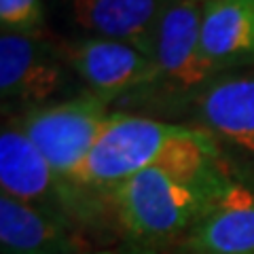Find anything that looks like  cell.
<instances>
[{"label":"cell","instance_id":"1","mask_svg":"<svg viewBox=\"0 0 254 254\" xmlns=\"http://www.w3.org/2000/svg\"><path fill=\"white\" fill-rule=\"evenodd\" d=\"M231 178L205 131L190 127L170 148L108 195L110 216L133 246L180 242Z\"/></svg>","mask_w":254,"mask_h":254},{"label":"cell","instance_id":"2","mask_svg":"<svg viewBox=\"0 0 254 254\" xmlns=\"http://www.w3.org/2000/svg\"><path fill=\"white\" fill-rule=\"evenodd\" d=\"M189 125L121 110L102 133L85 161L64 180L70 190L100 218L108 210V195L125 180L150 168Z\"/></svg>","mask_w":254,"mask_h":254},{"label":"cell","instance_id":"3","mask_svg":"<svg viewBox=\"0 0 254 254\" xmlns=\"http://www.w3.org/2000/svg\"><path fill=\"white\" fill-rule=\"evenodd\" d=\"M153 60L157 81L142 95L174 115H182L197 93L222 76L203 53L199 2L170 0L155 32Z\"/></svg>","mask_w":254,"mask_h":254},{"label":"cell","instance_id":"4","mask_svg":"<svg viewBox=\"0 0 254 254\" xmlns=\"http://www.w3.org/2000/svg\"><path fill=\"white\" fill-rule=\"evenodd\" d=\"M119 113L121 110L113 106V100L83 91L11 119L38 146L62 180H66L87 159Z\"/></svg>","mask_w":254,"mask_h":254},{"label":"cell","instance_id":"5","mask_svg":"<svg viewBox=\"0 0 254 254\" xmlns=\"http://www.w3.org/2000/svg\"><path fill=\"white\" fill-rule=\"evenodd\" d=\"M185 125L205 131L231 172L254 180V68L222 74L182 110Z\"/></svg>","mask_w":254,"mask_h":254},{"label":"cell","instance_id":"6","mask_svg":"<svg viewBox=\"0 0 254 254\" xmlns=\"http://www.w3.org/2000/svg\"><path fill=\"white\" fill-rule=\"evenodd\" d=\"M76 81L60 45L41 32H0V100L4 115L17 117L62 98Z\"/></svg>","mask_w":254,"mask_h":254},{"label":"cell","instance_id":"7","mask_svg":"<svg viewBox=\"0 0 254 254\" xmlns=\"http://www.w3.org/2000/svg\"><path fill=\"white\" fill-rule=\"evenodd\" d=\"M0 193L36 205L81 231L95 222L89 208L70 190L13 119L0 131Z\"/></svg>","mask_w":254,"mask_h":254},{"label":"cell","instance_id":"8","mask_svg":"<svg viewBox=\"0 0 254 254\" xmlns=\"http://www.w3.org/2000/svg\"><path fill=\"white\" fill-rule=\"evenodd\" d=\"M58 45L64 62L85 91L102 98L115 102L129 93L142 95L157 81L153 55L129 43L81 36Z\"/></svg>","mask_w":254,"mask_h":254},{"label":"cell","instance_id":"9","mask_svg":"<svg viewBox=\"0 0 254 254\" xmlns=\"http://www.w3.org/2000/svg\"><path fill=\"white\" fill-rule=\"evenodd\" d=\"M182 254H254V180L231 172L199 220L180 240Z\"/></svg>","mask_w":254,"mask_h":254},{"label":"cell","instance_id":"10","mask_svg":"<svg viewBox=\"0 0 254 254\" xmlns=\"http://www.w3.org/2000/svg\"><path fill=\"white\" fill-rule=\"evenodd\" d=\"M2 254H91L81 229L53 214L0 193Z\"/></svg>","mask_w":254,"mask_h":254},{"label":"cell","instance_id":"11","mask_svg":"<svg viewBox=\"0 0 254 254\" xmlns=\"http://www.w3.org/2000/svg\"><path fill=\"white\" fill-rule=\"evenodd\" d=\"M201 47L220 74L254 68V0L201 4Z\"/></svg>","mask_w":254,"mask_h":254},{"label":"cell","instance_id":"12","mask_svg":"<svg viewBox=\"0 0 254 254\" xmlns=\"http://www.w3.org/2000/svg\"><path fill=\"white\" fill-rule=\"evenodd\" d=\"M170 0H72L70 11L85 36L129 43L153 55L155 32Z\"/></svg>","mask_w":254,"mask_h":254},{"label":"cell","instance_id":"13","mask_svg":"<svg viewBox=\"0 0 254 254\" xmlns=\"http://www.w3.org/2000/svg\"><path fill=\"white\" fill-rule=\"evenodd\" d=\"M43 0H0L2 32H41Z\"/></svg>","mask_w":254,"mask_h":254},{"label":"cell","instance_id":"14","mask_svg":"<svg viewBox=\"0 0 254 254\" xmlns=\"http://www.w3.org/2000/svg\"><path fill=\"white\" fill-rule=\"evenodd\" d=\"M98 254H165L157 248H142V246H131V248H123V250H106V252H98Z\"/></svg>","mask_w":254,"mask_h":254},{"label":"cell","instance_id":"15","mask_svg":"<svg viewBox=\"0 0 254 254\" xmlns=\"http://www.w3.org/2000/svg\"><path fill=\"white\" fill-rule=\"evenodd\" d=\"M193 2H199V4H203V2H210V0H193Z\"/></svg>","mask_w":254,"mask_h":254}]
</instances>
